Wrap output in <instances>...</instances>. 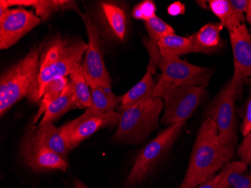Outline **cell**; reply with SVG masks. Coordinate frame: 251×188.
<instances>
[{"label": "cell", "mask_w": 251, "mask_h": 188, "mask_svg": "<svg viewBox=\"0 0 251 188\" xmlns=\"http://www.w3.org/2000/svg\"><path fill=\"white\" fill-rule=\"evenodd\" d=\"M159 69L161 70V77L152 91V97H159L163 92L177 87H206L212 74L209 68L195 66L179 57L163 56Z\"/></svg>", "instance_id": "5"}, {"label": "cell", "mask_w": 251, "mask_h": 188, "mask_svg": "<svg viewBox=\"0 0 251 188\" xmlns=\"http://www.w3.org/2000/svg\"><path fill=\"white\" fill-rule=\"evenodd\" d=\"M242 82L232 79L210 103L205 117L215 124L221 142L234 149L236 144L235 100L242 86Z\"/></svg>", "instance_id": "7"}, {"label": "cell", "mask_w": 251, "mask_h": 188, "mask_svg": "<svg viewBox=\"0 0 251 188\" xmlns=\"http://www.w3.org/2000/svg\"><path fill=\"white\" fill-rule=\"evenodd\" d=\"M206 94L202 86H189L166 90L159 98L164 100L162 124L172 125L186 122L197 109Z\"/></svg>", "instance_id": "9"}, {"label": "cell", "mask_w": 251, "mask_h": 188, "mask_svg": "<svg viewBox=\"0 0 251 188\" xmlns=\"http://www.w3.org/2000/svg\"><path fill=\"white\" fill-rule=\"evenodd\" d=\"M158 46L163 57H179L181 55L193 52L189 38L171 34L160 38Z\"/></svg>", "instance_id": "20"}, {"label": "cell", "mask_w": 251, "mask_h": 188, "mask_svg": "<svg viewBox=\"0 0 251 188\" xmlns=\"http://www.w3.org/2000/svg\"><path fill=\"white\" fill-rule=\"evenodd\" d=\"M248 165L242 161H230L223 166L219 174L218 188H231L246 172Z\"/></svg>", "instance_id": "24"}, {"label": "cell", "mask_w": 251, "mask_h": 188, "mask_svg": "<svg viewBox=\"0 0 251 188\" xmlns=\"http://www.w3.org/2000/svg\"><path fill=\"white\" fill-rule=\"evenodd\" d=\"M218 185H219V175H215L208 182H204L195 188H218Z\"/></svg>", "instance_id": "34"}, {"label": "cell", "mask_w": 251, "mask_h": 188, "mask_svg": "<svg viewBox=\"0 0 251 188\" xmlns=\"http://www.w3.org/2000/svg\"><path fill=\"white\" fill-rule=\"evenodd\" d=\"M85 26L88 44L82 66L86 80L90 87L111 85V79L105 66L101 39L90 12L77 11Z\"/></svg>", "instance_id": "8"}, {"label": "cell", "mask_w": 251, "mask_h": 188, "mask_svg": "<svg viewBox=\"0 0 251 188\" xmlns=\"http://www.w3.org/2000/svg\"><path fill=\"white\" fill-rule=\"evenodd\" d=\"M142 42L150 56V61L147 68V72L150 73L151 75L155 74L157 69H159V64L161 63L162 58H163L158 46V42L152 40L150 38L148 39L145 38Z\"/></svg>", "instance_id": "27"}, {"label": "cell", "mask_w": 251, "mask_h": 188, "mask_svg": "<svg viewBox=\"0 0 251 188\" xmlns=\"http://www.w3.org/2000/svg\"><path fill=\"white\" fill-rule=\"evenodd\" d=\"M93 21L99 32L106 39L124 42L128 29V15L124 4L113 1L96 2L93 8Z\"/></svg>", "instance_id": "10"}, {"label": "cell", "mask_w": 251, "mask_h": 188, "mask_svg": "<svg viewBox=\"0 0 251 188\" xmlns=\"http://www.w3.org/2000/svg\"><path fill=\"white\" fill-rule=\"evenodd\" d=\"M250 173V175H251V172H249ZM250 188H251V187H250Z\"/></svg>", "instance_id": "37"}, {"label": "cell", "mask_w": 251, "mask_h": 188, "mask_svg": "<svg viewBox=\"0 0 251 188\" xmlns=\"http://www.w3.org/2000/svg\"><path fill=\"white\" fill-rule=\"evenodd\" d=\"M233 53L232 79L243 83L251 77V35L245 24L229 31Z\"/></svg>", "instance_id": "14"}, {"label": "cell", "mask_w": 251, "mask_h": 188, "mask_svg": "<svg viewBox=\"0 0 251 188\" xmlns=\"http://www.w3.org/2000/svg\"><path fill=\"white\" fill-rule=\"evenodd\" d=\"M69 83H70V81L66 77L53 79V80L50 81V82L48 83L47 85L45 86V90H44L40 108H39L37 114L35 117L33 124H36V121L39 119L41 115H44L49 105L62 95V93H63Z\"/></svg>", "instance_id": "22"}, {"label": "cell", "mask_w": 251, "mask_h": 188, "mask_svg": "<svg viewBox=\"0 0 251 188\" xmlns=\"http://www.w3.org/2000/svg\"><path fill=\"white\" fill-rule=\"evenodd\" d=\"M168 13L171 16H177L185 13V5L180 2H175L171 4L167 9Z\"/></svg>", "instance_id": "32"}, {"label": "cell", "mask_w": 251, "mask_h": 188, "mask_svg": "<svg viewBox=\"0 0 251 188\" xmlns=\"http://www.w3.org/2000/svg\"><path fill=\"white\" fill-rule=\"evenodd\" d=\"M233 9L238 13H247L251 0H229Z\"/></svg>", "instance_id": "31"}, {"label": "cell", "mask_w": 251, "mask_h": 188, "mask_svg": "<svg viewBox=\"0 0 251 188\" xmlns=\"http://www.w3.org/2000/svg\"><path fill=\"white\" fill-rule=\"evenodd\" d=\"M87 44L80 38L55 36L41 51L39 73L27 98L37 103L43 96L48 83L53 79L70 76L76 66L82 64Z\"/></svg>", "instance_id": "2"}, {"label": "cell", "mask_w": 251, "mask_h": 188, "mask_svg": "<svg viewBox=\"0 0 251 188\" xmlns=\"http://www.w3.org/2000/svg\"><path fill=\"white\" fill-rule=\"evenodd\" d=\"M42 22L32 11L19 7L0 14V49H7Z\"/></svg>", "instance_id": "12"}, {"label": "cell", "mask_w": 251, "mask_h": 188, "mask_svg": "<svg viewBox=\"0 0 251 188\" xmlns=\"http://www.w3.org/2000/svg\"><path fill=\"white\" fill-rule=\"evenodd\" d=\"M41 50L33 47L30 52L8 68L0 79L1 117L20 100L27 97L39 73Z\"/></svg>", "instance_id": "4"}, {"label": "cell", "mask_w": 251, "mask_h": 188, "mask_svg": "<svg viewBox=\"0 0 251 188\" xmlns=\"http://www.w3.org/2000/svg\"><path fill=\"white\" fill-rule=\"evenodd\" d=\"M240 131L244 137H246L251 131V97L247 105Z\"/></svg>", "instance_id": "30"}, {"label": "cell", "mask_w": 251, "mask_h": 188, "mask_svg": "<svg viewBox=\"0 0 251 188\" xmlns=\"http://www.w3.org/2000/svg\"><path fill=\"white\" fill-rule=\"evenodd\" d=\"M32 8L42 21H48L58 11H78L76 2L70 0H35Z\"/></svg>", "instance_id": "21"}, {"label": "cell", "mask_w": 251, "mask_h": 188, "mask_svg": "<svg viewBox=\"0 0 251 188\" xmlns=\"http://www.w3.org/2000/svg\"><path fill=\"white\" fill-rule=\"evenodd\" d=\"M155 85L156 84H154L152 75L147 72L140 81L121 97L120 111L127 109L141 100L151 96Z\"/></svg>", "instance_id": "19"}, {"label": "cell", "mask_w": 251, "mask_h": 188, "mask_svg": "<svg viewBox=\"0 0 251 188\" xmlns=\"http://www.w3.org/2000/svg\"><path fill=\"white\" fill-rule=\"evenodd\" d=\"M251 185V179L250 173H245L231 188H250Z\"/></svg>", "instance_id": "33"}, {"label": "cell", "mask_w": 251, "mask_h": 188, "mask_svg": "<svg viewBox=\"0 0 251 188\" xmlns=\"http://www.w3.org/2000/svg\"><path fill=\"white\" fill-rule=\"evenodd\" d=\"M145 26L149 38L156 42L163 36L175 34V29L172 26L157 16L145 21Z\"/></svg>", "instance_id": "26"}, {"label": "cell", "mask_w": 251, "mask_h": 188, "mask_svg": "<svg viewBox=\"0 0 251 188\" xmlns=\"http://www.w3.org/2000/svg\"><path fill=\"white\" fill-rule=\"evenodd\" d=\"M119 119L120 112L108 111L100 113L87 108L82 115L60 128L73 149L100 129L118 124Z\"/></svg>", "instance_id": "11"}, {"label": "cell", "mask_w": 251, "mask_h": 188, "mask_svg": "<svg viewBox=\"0 0 251 188\" xmlns=\"http://www.w3.org/2000/svg\"><path fill=\"white\" fill-rule=\"evenodd\" d=\"M26 134L35 142L50 148L64 159L72 150L60 127H55L53 123L32 127Z\"/></svg>", "instance_id": "15"}, {"label": "cell", "mask_w": 251, "mask_h": 188, "mask_svg": "<svg viewBox=\"0 0 251 188\" xmlns=\"http://www.w3.org/2000/svg\"><path fill=\"white\" fill-rule=\"evenodd\" d=\"M234 157V149L221 142L214 121L205 117L199 131L187 173L179 188H195L208 182Z\"/></svg>", "instance_id": "1"}, {"label": "cell", "mask_w": 251, "mask_h": 188, "mask_svg": "<svg viewBox=\"0 0 251 188\" xmlns=\"http://www.w3.org/2000/svg\"><path fill=\"white\" fill-rule=\"evenodd\" d=\"M208 3L209 9L219 18L220 23L228 30H232L245 24L246 17L244 14L235 11L229 0H210Z\"/></svg>", "instance_id": "18"}, {"label": "cell", "mask_w": 251, "mask_h": 188, "mask_svg": "<svg viewBox=\"0 0 251 188\" xmlns=\"http://www.w3.org/2000/svg\"><path fill=\"white\" fill-rule=\"evenodd\" d=\"M91 91V106L90 109L97 112H106L114 111L118 103L121 102V97L116 95L109 97L106 95L100 87H90Z\"/></svg>", "instance_id": "25"}, {"label": "cell", "mask_w": 251, "mask_h": 188, "mask_svg": "<svg viewBox=\"0 0 251 188\" xmlns=\"http://www.w3.org/2000/svg\"><path fill=\"white\" fill-rule=\"evenodd\" d=\"M74 188H88L82 182L78 180V179H76L75 181L74 184Z\"/></svg>", "instance_id": "35"}, {"label": "cell", "mask_w": 251, "mask_h": 188, "mask_svg": "<svg viewBox=\"0 0 251 188\" xmlns=\"http://www.w3.org/2000/svg\"><path fill=\"white\" fill-rule=\"evenodd\" d=\"M224 26L220 22L209 23L189 37L193 52L195 53H214L221 49L222 39L221 31Z\"/></svg>", "instance_id": "16"}, {"label": "cell", "mask_w": 251, "mask_h": 188, "mask_svg": "<svg viewBox=\"0 0 251 188\" xmlns=\"http://www.w3.org/2000/svg\"><path fill=\"white\" fill-rule=\"evenodd\" d=\"M238 155L241 161L245 162L247 165L251 164V131L245 137L243 142L238 148Z\"/></svg>", "instance_id": "29"}, {"label": "cell", "mask_w": 251, "mask_h": 188, "mask_svg": "<svg viewBox=\"0 0 251 188\" xmlns=\"http://www.w3.org/2000/svg\"><path fill=\"white\" fill-rule=\"evenodd\" d=\"M186 122L172 124L159 133L140 151L126 179V185L133 187L145 180L173 148Z\"/></svg>", "instance_id": "6"}, {"label": "cell", "mask_w": 251, "mask_h": 188, "mask_svg": "<svg viewBox=\"0 0 251 188\" xmlns=\"http://www.w3.org/2000/svg\"><path fill=\"white\" fill-rule=\"evenodd\" d=\"M163 108L164 103L161 98L150 96L121 111L113 140L126 144L145 142L159 127V116Z\"/></svg>", "instance_id": "3"}, {"label": "cell", "mask_w": 251, "mask_h": 188, "mask_svg": "<svg viewBox=\"0 0 251 188\" xmlns=\"http://www.w3.org/2000/svg\"><path fill=\"white\" fill-rule=\"evenodd\" d=\"M246 19L251 27V2H250L249 6H248V11H247Z\"/></svg>", "instance_id": "36"}, {"label": "cell", "mask_w": 251, "mask_h": 188, "mask_svg": "<svg viewBox=\"0 0 251 188\" xmlns=\"http://www.w3.org/2000/svg\"><path fill=\"white\" fill-rule=\"evenodd\" d=\"M21 155L24 162L36 172L56 169L66 171L67 169L66 159L50 148L35 142L27 134L23 139Z\"/></svg>", "instance_id": "13"}, {"label": "cell", "mask_w": 251, "mask_h": 188, "mask_svg": "<svg viewBox=\"0 0 251 188\" xmlns=\"http://www.w3.org/2000/svg\"><path fill=\"white\" fill-rule=\"evenodd\" d=\"M156 4L151 0H145L135 5L132 11V15L135 19L148 21L156 16Z\"/></svg>", "instance_id": "28"}, {"label": "cell", "mask_w": 251, "mask_h": 188, "mask_svg": "<svg viewBox=\"0 0 251 188\" xmlns=\"http://www.w3.org/2000/svg\"><path fill=\"white\" fill-rule=\"evenodd\" d=\"M75 93L81 108H89L91 106V91L86 80L81 65L76 66L70 74Z\"/></svg>", "instance_id": "23"}, {"label": "cell", "mask_w": 251, "mask_h": 188, "mask_svg": "<svg viewBox=\"0 0 251 188\" xmlns=\"http://www.w3.org/2000/svg\"><path fill=\"white\" fill-rule=\"evenodd\" d=\"M75 108H81V107L77 101L73 84L70 81L62 95L48 107L39 125L53 123L68 111Z\"/></svg>", "instance_id": "17"}]
</instances>
